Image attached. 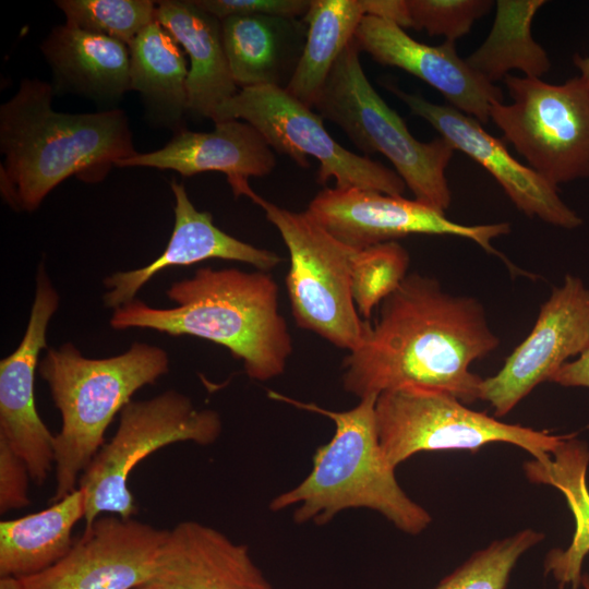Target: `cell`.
<instances>
[{
	"label": "cell",
	"instance_id": "21",
	"mask_svg": "<svg viewBox=\"0 0 589 589\" xmlns=\"http://www.w3.org/2000/svg\"><path fill=\"white\" fill-rule=\"evenodd\" d=\"M156 3V21L190 59L187 113L213 120L218 108L239 92L224 48L221 21L201 9L194 0Z\"/></svg>",
	"mask_w": 589,
	"mask_h": 589
},
{
	"label": "cell",
	"instance_id": "37",
	"mask_svg": "<svg viewBox=\"0 0 589 589\" xmlns=\"http://www.w3.org/2000/svg\"><path fill=\"white\" fill-rule=\"evenodd\" d=\"M573 62L579 71V76L589 85V52L586 56L574 55Z\"/></svg>",
	"mask_w": 589,
	"mask_h": 589
},
{
	"label": "cell",
	"instance_id": "8",
	"mask_svg": "<svg viewBox=\"0 0 589 589\" xmlns=\"http://www.w3.org/2000/svg\"><path fill=\"white\" fill-rule=\"evenodd\" d=\"M250 199L263 208L288 249L286 286L298 326L352 351L361 341L365 324L350 288L357 251L330 236L306 211L281 208L255 192Z\"/></svg>",
	"mask_w": 589,
	"mask_h": 589
},
{
	"label": "cell",
	"instance_id": "4",
	"mask_svg": "<svg viewBox=\"0 0 589 589\" xmlns=\"http://www.w3.org/2000/svg\"><path fill=\"white\" fill-rule=\"evenodd\" d=\"M268 395L325 416L335 424L332 440L316 448L310 473L294 488L275 496L271 510L292 507L296 524L325 525L345 509L368 508L402 532L414 536L426 529L432 520L430 514L402 491L381 447L375 417L378 395L362 397L346 411L328 410L276 392Z\"/></svg>",
	"mask_w": 589,
	"mask_h": 589
},
{
	"label": "cell",
	"instance_id": "22",
	"mask_svg": "<svg viewBox=\"0 0 589 589\" xmlns=\"http://www.w3.org/2000/svg\"><path fill=\"white\" fill-rule=\"evenodd\" d=\"M308 25L271 15H233L221 20L223 43L239 89L286 88L299 63Z\"/></svg>",
	"mask_w": 589,
	"mask_h": 589
},
{
	"label": "cell",
	"instance_id": "15",
	"mask_svg": "<svg viewBox=\"0 0 589 589\" xmlns=\"http://www.w3.org/2000/svg\"><path fill=\"white\" fill-rule=\"evenodd\" d=\"M60 298L41 263L24 336L0 362V438L25 461L31 480L41 485L55 469V435L39 417L34 396L40 351Z\"/></svg>",
	"mask_w": 589,
	"mask_h": 589
},
{
	"label": "cell",
	"instance_id": "25",
	"mask_svg": "<svg viewBox=\"0 0 589 589\" xmlns=\"http://www.w3.org/2000/svg\"><path fill=\"white\" fill-rule=\"evenodd\" d=\"M84 519L82 491H74L51 506L0 522V578H24L59 562L73 544L72 530Z\"/></svg>",
	"mask_w": 589,
	"mask_h": 589
},
{
	"label": "cell",
	"instance_id": "6",
	"mask_svg": "<svg viewBox=\"0 0 589 589\" xmlns=\"http://www.w3.org/2000/svg\"><path fill=\"white\" fill-rule=\"evenodd\" d=\"M359 55L353 38L335 62L314 108L360 151L384 155L416 201L444 213L452 201L445 171L454 147L443 137L431 142L413 137L401 117L371 85Z\"/></svg>",
	"mask_w": 589,
	"mask_h": 589
},
{
	"label": "cell",
	"instance_id": "14",
	"mask_svg": "<svg viewBox=\"0 0 589 589\" xmlns=\"http://www.w3.org/2000/svg\"><path fill=\"white\" fill-rule=\"evenodd\" d=\"M588 346L589 288L579 277L567 274L541 305L531 332L502 369L482 378L479 399L490 402L496 417H503Z\"/></svg>",
	"mask_w": 589,
	"mask_h": 589
},
{
	"label": "cell",
	"instance_id": "36",
	"mask_svg": "<svg viewBox=\"0 0 589 589\" xmlns=\"http://www.w3.org/2000/svg\"><path fill=\"white\" fill-rule=\"evenodd\" d=\"M365 15L390 21L401 28L410 27L406 0H363Z\"/></svg>",
	"mask_w": 589,
	"mask_h": 589
},
{
	"label": "cell",
	"instance_id": "26",
	"mask_svg": "<svg viewBox=\"0 0 589 589\" xmlns=\"http://www.w3.org/2000/svg\"><path fill=\"white\" fill-rule=\"evenodd\" d=\"M128 47L130 87L141 94L148 119L176 132L183 129L189 68L182 47L157 21Z\"/></svg>",
	"mask_w": 589,
	"mask_h": 589
},
{
	"label": "cell",
	"instance_id": "11",
	"mask_svg": "<svg viewBox=\"0 0 589 589\" xmlns=\"http://www.w3.org/2000/svg\"><path fill=\"white\" fill-rule=\"evenodd\" d=\"M244 120L267 141L273 151L309 167L308 156L318 161L316 181L332 178L337 188H358L401 196L406 184L381 163L354 154L336 142L323 118L285 88L259 86L239 89L223 104L213 121Z\"/></svg>",
	"mask_w": 589,
	"mask_h": 589
},
{
	"label": "cell",
	"instance_id": "23",
	"mask_svg": "<svg viewBox=\"0 0 589 589\" xmlns=\"http://www.w3.org/2000/svg\"><path fill=\"white\" fill-rule=\"evenodd\" d=\"M55 83L100 101L117 100L130 87V51L127 44L65 23L55 27L41 45Z\"/></svg>",
	"mask_w": 589,
	"mask_h": 589
},
{
	"label": "cell",
	"instance_id": "19",
	"mask_svg": "<svg viewBox=\"0 0 589 589\" xmlns=\"http://www.w3.org/2000/svg\"><path fill=\"white\" fill-rule=\"evenodd\" d=\"M139 589H274L249 549L194 520L169 530L151 578Z\"/></svg>",
	"mask_w": 589,
	"mask_h": 589
},
{
	"label": "cell",
	"instance_id": "5",
	"mask_svg": "<svg viewBox=\"0 0 589 589\" xmlns=\"http://www.w3.org/2000/svg\"><path fill=\"white\" fill-rule=\"evenodd\" d=\"M37 371L62 421L55 435L56 502L77 488L81 474L105 444V432L117 413L140 388L168 373L169 357L158 346L134 342L121 354L89 359L65 342L49 348Z\"/></svg>",
	"mask_w": 589,
	"mask_h": 589
},
{
	"label": "cell",
	"instance_id": "27",
	"mask_svg": "<svg viewBox=\"0 0 589 589\" xmlns=\"http://www.w3.org/2000/svg\"><path fill=\"white\" fill-rule=\"evenodd\" d=\"M365 16L363 0H312L303 52L286 91L310 108Z\"/></svg>",
	"mask_w": 589,
	"mask_h": 589
},
{
	"label": "cell",
	"instance_id": "30",
	"mask_svg": "<svg viewBox=\"0 0 589 589\" xmlns=\"http://www.w3.org/2000/svg\"><path fill=\"white\" fill-rule=\"evenodd\" d=\"M68 24L129 45L156 22L157 3L151 0H58Z\"/></svg>",
	"mask_w": 589,
	"mask_h": 589
},
{
	"label": "cell",
	"instance_id": "18",
	"mask_svg": "<svg viewBox=\"0 0 589 589\" xmlns=\"http://www.w3.org/2000/svg\"><path fill=\"white\" fill-rule=\"evenodd\" d=\"M276 156L264 136L250 123L240 120L215 122L212 132L181 129L163 148L136 153L117 167H152L175 170L184 177L218 171L227 176L235 197L250 196L251 177L269 175Z\"/></svg>",
	"mask_w": 589,
	"mask_h": 589
},
{
	"label": "cell",
	"instance_id": "13",
	"mask_svg": "<svg viewBox=\"0 0 589 589\" xmlns=\"http://www.w3.org/2000/svg\"><path fill=\"white\" fill-rule=\"evenodd\" d=\"M306 212L330 236L356 251L423 233L469 239L497 254L491 241L510 231L508 223L461 225L416 200L358 188H326L314 196Z\"/></svg>",
	"mask_w": 589,
	"mask_h": 589
},
{
	"label": "cell",
	"instance_id": "7",
	"mask_svg": "<svg viewBox=\"0 0 589 589\" xmlns=\"http://www.w3.org/2000/svg\"><path fill=\"white\" fill-rule=\"evenodd\" d=\"M223 423L213 409H199L192 400L168 389L146 400H131L120 412L118 429L80 477L84 522L103 513L131 518L137 512L129 478L152 453L179 442L207 446L220 436Z\"/></svg>",
	"mask_w": 589,
	"mask_h": 589
},
{
	"label": "cell",
	"instance_id": "35",
	"mask_svg": "<svg viewBox=\"0 0 589 589\" xmlns=\"http://www.w3.org/2000/svg\"><path fill=\"white\" fill-rule=\"evenodd\" d=\"M550 382L562 386L589 388V346L574 361L566 362Z\"/></svg>",
	"mask_w": 589,
	"mask_h": 589
},
{
	"label": "cell",
	"instance_id": "34",
	"mask_svg": "<svg viewBox=\"0 0 589 589\" xmlns=\"http://www.w3.org/2000/svg\"><path fill=\"white\" fill-rule=\"evenodd\" d=\"M31 479L23 458L0 438V513L20 509L29 504L27 494Z\"/></svg>",
	"mask_w": 589,
	"mask_h": 589
},
{
	"label": "cell",
	"instance_id": "20",
	"mask_svg": "<svg viewBox=\"0 0 589 589\" xmlns=\"http://www.w3.org/2000/svg\"><path fill=\"white\" fill-rule=\"evenodd\" d=\"M170 188L176 200L175 226L166 249L146 266L107 276L104 279L108 289L104 294L106 306L117 309L131 302L152 277L166 268L219 259L267 272L281 262L275 252L243 242L216 227L211 213L194 207L182 183L173 180Z\"/></svg>",
	"mask_w": 589,
	"mask_h": 589
},
{
	"label": "cell",
	"instance_id": "1",
	"mask_svg": "<svg viewBox=\"0 0 589 589\" xmlns=\"http://www.w3.org/2000/svg\"><path fill=\"white\" fill-rule=\"evenodd\" d=\"M498 345L480 301L411 273L381 303L374 324L365 321L360 344L342 361V386L359 398L423 387L470 404L482 381L470 365Z\"/></svg>",
	"mask_w": 589,
	"mask_h": 589
},
{
	"label": "cell",
	"instance_id": "2",
	"mask_svg": "<svg viewBox=\"0 0 589 589\" xmlns=\"http://www.w3.org/2000/svg\"><path fill=\"white\" fill-rule=\"evenodd\" d=\"M55 94L52 84L24 79L0 107V191L19 212L38 208L70 177L99 182L137 153L122 110L59 112L52 108Z\"/></svg>",
	"mask_w": 589,
	"mask_h": 589
},
{
	"label": "cell",
	"instance_id": "17",
	"mask_svg": "<svg viewBox=\"0 0 589 589\" xmlns=\"http://www.w3.org/2000/svg\"><path fill=\"white\" fill-rule=\"evenodd\" d=\"M360 51L382 65L399 68L440 92L453 108L482 124L502 89L479 75L456 51L455 43L430 46L410 37L397 24L365 15L354 34Z\"/></svg>",
	"mask_w": 589,
	"mask_h": 589
},
{
	"label": "cell",
	"instance_id": "16",
	"mask_svg": "<svg viewBox=\"0 0 589 589\" xmlns=\"http://www.w3.org/2000/svg\"><path fill=\"white\" fill-rule=\"evenodd\" d=\"M411 112L428 121L455 151L482 166L503 188L513 204L528 217L574 229L582 219L560 197L557 188L529 166L515 159L503 142L484 131L481 123L452 106L433 104L388 84Z\"/></svg>",
	"mask_w": 589,
	"mask_h": 589
},
{
	"label": "cell",
	"instance_id": "12",
	"mask_svg": "<svg viewBox=\"0 0 589 589\" xmlns=\"http://www.w3.org/2000/svg\"><path fill=\"white\" fill-rule=\"evenodd\" d=\"M168 532L132 517L99 516L55 565L24 578L2 577L0 589H139Z\"/></svg>",
	"mask_w": 589,
	"mask_h": 589
},
{
	"label": "cell",
	"instance_id": "31",
	"mask_svg": "<svg viewBox=\"0 0 589 589\" xmlns=\"http://www.w3.org/2000/svg\"><path fill=\"white\" fill-rule=\"evenodd\" d=\"M543 534L532 529L493 541L443 578L435 589H505L518 558Z\"/></svg>",
	"mask_w": 589,
	"mask_h": 589
},
{
	"label": "cell",
	"instance_id": "33",
	"mask_svg": "<svg viewBox=\"0 0 589 589\" xmlns=\"http://www.w3.org/2000/svg\"><path fill=\"white\" fill-rule=\"evenodd\" d=\"M194 2L221 21L233 15L303 19L312 0H194Z\"/></svg>",
	"mask_w": 589,
	"mask_h": 589
},
{
	"label": "cell",
	"instance_id": "10",
	"mask_svg": "<svg viewBox=\"0 0 589 589\" xmlns=\"http://www.w3.org/2000/svg\"><path fill=\"white\" fill-rule=\"evenodd\" d=\"M376 428L387 461L396 468L421 452L470 449L505 442L534 459L551 456L564 435H552L520 424H509L467 408L449 393L400 387L381 393L375 404Z\"/></svg>",
	"mask_w": 589,
	"mask_h": 589
},
{
	"label": "cell",
	"instance_id": "32",
	"mask_svg": "<svg viewBox=\"0 0 589 589\" xmlns=\"http://www.w3.org/2000/svg\"><path fill=\"white\" fill-rule=\"evenodd\" d=\"M410 27L455 43L493 7L491 0H406Z\"/></svg>",
	"mask_w": 589,
	"mask_h": 589
},
{
	"label": "cell",
	"instance_id": "3",
	"mask_svg": "<svg viewBox=\"0 0 589 589\" xmlns=\"http://www.w3.org/2000/svg\"><path fill=\"white\" fill-rule=\"evenodd\" d=\"M166 294L176 306L158 309L134 299L115 309L110 326L211 340L242 360L255 381L285 372L292 340L279 312L278 285L267 272L199 268L191 278L173 283Z\"/></svg>",
	"mask_w": 589,
	"mask_h": 589
},
{
	"label": "cell",
	"instance_id": "38",
	"mask_svg": "<svg viewBox=\"0 0 589 589\" xmlns=\"http://www.w3.org/2000/svg\"><path fill=\"white\" fill-rule=\"evenodd\" d=\"M580 585H582L585 589H589V575L588 574H582Z\"/></svg>",
	"mask_w": 589,
	"mask_h": 589
},
{
	"label": "cell",
	"instance_id": "24",
	"mask_svg": "<svg viewBox=\"0 0 589 589\" xmlns=\"http://www.w3.org/2000/svg\"><path fill=\"white\" fill-rule=\"evenodd\" d=\"M588 465L589 447L570 435H564L549 458H533L524 465L529 481L552 485L562 492L575 518L576 528L568 548L550 551L544 562L545 572L552 573L561 588L570 584L572 589H578L582 562L589 553Z\"/></svg>",
	"mask_w": 589,
	"mask_h": 589
},
{
	"label": "cell",
	"instance_id": "28",
	"mask_svg": "<svg viewBox=\"0 0 589 589\" xmlns=\"http://www.w3.org/2000/svg\"><path fill=\"white\" fill-rule=\"evenodd\" d=\"M544 0H498L491 32L466 62L494 84L510 70L541 77L551 68L546 51L533 39L532 20Z\"/></svg>",
	"mask_w": 589,
	"mask_h": 589
},
{
	"label": "cell",
	"instance_id": "29",
	"mask_svg": "<svg viewBox=\"0 0 589 589\" xmlns=\"http://www.w3.org/2000/svg\"><path fill=\"white\" fill-rule=\"evenodd\" d=\"M410 257L397 241L357 251L352 259L350 288L359 314L369 321L373 310L406 278Z\"/></svg>",
	"mask_w": 589,
	"mask_h": 589
},
{
	"label": "cell",
	"instance_id": "9",
	"mask_svg": "<svg viewBox=\"0 0 589 589\" xmlns=\"http://www.w3.org/2000/svg\"><path fill=\"white\" fill-rule=\"evenodd\" d=\"M510 104L495 101L490 119L529 167L552 185L589 178V85L506 75Z\"/></svg>",
	"mask_w": 589,
	"mask_h": 589
}]
</instances>
